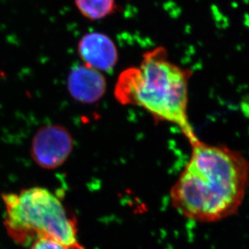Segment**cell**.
Wrapping results in <instances>:
<instances>
[{
  "label": "cell",
  "mask_w": 249,
  "mask_h": 249,
  "mask_svg": "<svg viewBox=\"0 0 249 249\" xmlns=\"http://www.w3.org/2000/svg\"><path fill=\"white\" fill-rule=\"evenodd\" d=\"M74 148V139L61 124L45 125L36 132L32 140V158L44 169L59 168L68 160Z\"/></svg>",
  "instance_id": "cell-4"
},
{
  "label": "cell",
  "mask_w": 249,
  "mask_h": 249,
  "mask_svg": "<svg viewBox=\"0 0 249 249\" xmlns=\"http://www.w3.org/2000/svg\"><path fill=\"white\" fill-rule=\"evenodd\" d=\"M74 4L79 13L91 21L106 19L118 8L116 0H74Z\"/></svg>",
  "instance_id": "cell-7"
},
{
  "label": "cell",
  "mask_w": 249,
  "mask_h": 249,
  "mask_svg": "<svg viewBox=\"0 0 249 249\" xmlns=\"http://www.w3.org/2000/svg\"><path fill=\"white\" fill-rule=\"evenodd\" d=\"M78 53L84 64L100 71H109L118 61V51L113 40L101 32H91L82 36Z\"/></svg>",
  "instance_id": "cell-5"
},
{
  "label": "cell",
  "mask_w": 249,
  "mask_h": 249,
  "mask_svg": "<svg viewBox=\"0 0 249 249\" xmlns=\"http://www.w3.org/2000/svg\"><path fill=\"white\" fill-rule=\"evenodd\" d=\"M4 226L17 245L29 246L41 236L53 238L70 249H86L79 239L76 218L59 196L44 187L34 186L2 195Z\"/></svg>",
  "instance_id": "cell-3"
},
{
  "label": "cell",
  "mask_w": 249,
  "mask_h": 249,
  "mask_svg": "<svg viewBox=\"0 0 249 249\" xmlns=\"http://www.w3.org/2000/svg\"><path fill=\"white\" fill-rule=\"evenodd\" d=\"M29 249H70L60 241L51 237L36 238L29 245Z\"/></svg>",
  "instance_id": "cell-8"
},
{
  "label": "cell",
  "mask_w": 249,
  "mask_h": 249,
  "mask_svg": "<svg viewBox=\"0 0 249 249\" xmlns=\"http://www.w3.org/2000/svg\"><path fill=\"white\" fill-rule=\"evenodd\" d=\"M107 83L102 72L86 64L72 67L67 77V90L79 103H96L106 93Z\"/></svg>",
  "instance_id": "cell-6"
},
{
  "label": "cell",
  "mask_w": 249,
  "mask_h": 249,
  "mask_svg": "<svg viewBox=\"0 0 249 249\" xmlns=\"http://www.w3.org/2000/svg\"><path fill=\"white\" fill-rule=\"evenodd\" d=\"M192 76L191 70L169 60L167 50L159 46L142 54L139 67L121 73L114 96L123 106L143 108L156 123L175 124L191 145L199 139L188 114Z\"/></svg>",
  "instance_id": "cell-2"
},
{
  "label": "cell",
  "mask_w": 249,
  "mask_h": 249,
  "mask_svg": "<svg viewBox=\"0 0 249 249\" xmlns=\"http://www.w3.org/2000/svg\"><path fill=\"white\" fill-rule=\"evenodd\" d=\"M169 193L180 215L201 223L219 222L237 213L249 189V160L224 144L198 139Z\"/></svg>",
  "instance_id": "cell-1"
}]
</instances>
